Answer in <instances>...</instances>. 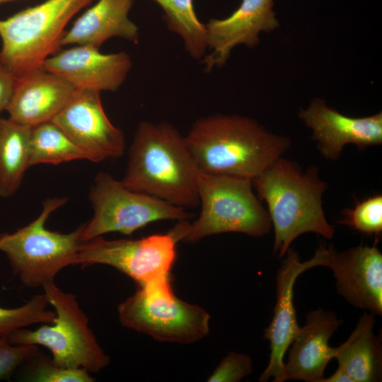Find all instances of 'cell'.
<instances>
[{"label":"cell","mask_w":382,"mask_h":382,"mask_svg":"<svg viewBox=\"0 0 382 382\" xmlns=\"http://www.w3.org/2000/svg\"><path fill=\"white\" fill-rule=\"evenodd\" d=\"M200 171L185 138L170 123L141 122L121 180L127 188L184 209L199 206Z\"/></svg>","instance_id":"obj_1"},{"label":"cell","mask_w":382,"mask_h":382,"mask_svg":"<svg viewBox=\"0 0 382 382\" xmlns=\"http://www.w3.org/2000/svg\"><path fill=\"white\" fill-rule=\"evenodd\" d=\"M185 138L200 172L252 180L291 146L288 137L238 115L200 117Z\"/></svg>","instance_id":"obj_2"},{"label":"cell","mask_w":382,"mask_h":382,"mask_svg":"<svg viewBox=\"0 0 382 382\" xmlns=\"http://www.w3.org/2000/svg\"><path fill=\"white\" fill-rule=\"evenodd\" d=\"M252 182L258 198L267 204L274 231L273 251L279 257H284L303 233L332 238L335 228L328 222L323 209L327 184L315 168L303 171L297 163L280 157Z\"/></svg>","instance_id":"obj_3"},{"label":"cell","mask_w":382,"mask_h":382,"mask_svg":"<svg viewBox=\"0 0 382 382\" xmlns=\"http://www.w3.org/2000/svg\"><path fill=\"white\" fill-rule=\"evenodd\" d=\"M253 187L248 178L200 172V212L195 221L188 223L183 241L194 243L224 233L253 237L268 233L272 228L270 218Z\"/></svg>","instance_id":"obj_4"},{"label":"cell","mask_w":382,"mask_h":382,"mask_svg":"<svg viewBox=\"0 0 382 382\" xmlns=\"http://www.w3.org/2000/svg\"><path fill=\"white\" fill-rule=\"evenodd\" d=\"M94 0H46L0 19V64L19 78L57 52L71 19Z\"/></svg>","instance_id":"obj_5"},{"label":"cell","mask_w":382,"mask_h":382,"mask_svg":"<svg viewBox=\"0 0 382 382\" xmlns=\"http://www.w3.org/2000/svg\"><path fill=\"white\" fill-rule=\"evenodd\" d=\"M66 202L64 197L46 199L35 220L13 233L0 235V251L26 286H43L54 282L62 269L76 265L83 224L66 233L45 227L50 214Z\"/></svg>","instance_id":"obj_6"},{"label":"cell","mask_w":382,"mask_h":382,"mask_svg":"<svg viewBox=\"0 0 382 382\" xmlns=\"http://www.w3.org/2000/svg\"><path fill=\"white\" fill-rule=\"evenodd\" d=\"M56 313L52 324L31 330H18L8 336L11 342L47 347L55 364L70 369H84L97 373L110 363V357L99 345L89 327L88 318L80 308L76 296L59 288L54 282L42 286Z\"/></svg>","instance_id":"obj_7"},{"label":"cell","mask_w":382,"mask_h":382,"mask_svg":"<svg viewBox=\"0 0 382 382\" xmlns=\"http://www.w3.org/2000/svg\"><path fill=\"white\" fill-rule=\"evenodd\" d=\"M117 313L124 327L161 342L194 343L209 332L207 311L178 299L170 281L139 287L118 305Z\"/></svg>","instance_id":"obj_8"},{"label":"cell","mask_w":382,"mask_h":382,"mask_svg":"<svg viewBox=\"0 0 382 382\" xmlns=\"http://www.w3.org/2000/svg\"><path fill=\"white\" fill-rule=\"evenodd\" d=\"M187 220L179 221L170 231L139 239L106 240L99 236L81 242L76 265H105L125 274L139 287L170 281L176 244L183 240Z\"/></svg>","instance_id":"obj_9"},{"label":"cell","mask_w":382,"mask_h":382,"mask_svg":"<svg viewBox=\"0 0 382 382\" xmlns=\"http://www.w3.org/2000/svg\"><path fill=\"white\" fill-rule=\"evenodd\" d=\"M89 199L93 215L83 224L81 242L111 232L131 235L150 223L179 221L194 216L186 209L132 190L105 172H100L96 176Z\"/></svg>","instance_id":"obj_10"},{"label":"cell","mask_w":382,"mask_h":382,"mask_svg":"<svg viewBox=\"0 0 382 382\" xmlns=\"http://www.w3.org/2000/svg\"><path fill=\"white\" fill-rule=\"evenodd\" d=\"M51 121L84 151L87 160L91 162L117 158L125 153L124 133L109 120L100 92L75 89Z\"/></svg>","instance_id":"obj_11"},{"label":"cell","mask_w":382,"mask_h":382,"mask_svg":"<svg viewBox=\"0 0 382 382\" xmlns=\"http://www.w3.org/2000/svg\"><path fill=\"white\" fill-rule=\"evenodd\" d=\"M320 266L330 268L338 294L354 307L382 315V253L376 245H358L337 252L321 243Z\"/></svg>","instance_id":"obj_12"},{"label":"cell","mask_w":382,"mask_h":382,"mask_svg":"<svg viewBox=\"0 0 382 382\" xmlns=\"http://www.w3.org/2000/svg\"><path fill=\"white\" fill-rule=\"evenodd\" d=\"M282 260L276 278L277 300L272 319L265 328L264 337L270 342V355L268 364L259 377L266 382L272 378L274 382L287 380L284 358L300 328L294 304V286L298 277L312 267L320 266L318 253L308 260L301 262L299 254L289 248Z\"/></svg>","instance_id":"obj_13"},{"label":"cell","mask_w":382,"mask_h":382,"mask_svg":"<svg viewBox=\"0 0 382 382\" xmlns=\"http://www.w3.org/2000/svg\"><path fill=\"white\" fill-rule=\"evenodd\" d=\"M273 6L274 0H241L228 17L209 19L205 28L207 48L210 53L201 61L205 71L225 65L235 47L244 45L254 48L260 42V33L278 28Z\"/></svg>","instance_id":"obj_14"},{"label":"cell","mask_w":382,"mask_h":382,"mask_svg":"<svg viewBox=\"0 0 382 382\" xmlns=\"http://www.w3.org/2000/svg\"><path fill=\"white\" fill-rule=\"evenodd\" d=\"M299 117L312 130V139L326 159L335 161L348 144L359 150L382 144V112L353 117L343 115L320 98L312 100L299 112Z\"/></svg>","instance_id":"obj_15"},{"label":"cell","mask_w":382,"mask_h":382,"mask_svg":"<svg viewBox=\"0 0 382 382\" xmlns=\"http://www.w3.org/2000/svg\"><path fill=\"white\" fill-rule=\"evenodd\" d=\"M42 68L54 73L75 89L115 91L132 68L129 54L124 51L105 54L89 45L61 50L47 58Z\"/></svg>","instance_id":"obj_16"},{"label":"cell","mask_w":382,"mask_h":382,"mask_svg":"<svg viewBox=\"0 0 382 382\" xmlns=\"http://www.w3.org/2000/svg\"><path fill=\"white\" fill-rule=\"evenodd\" d=\"M342 324L335 312L321 308L309 311L306 323L290 345L284 363L287 380L321 382L337 348L329 340Z\"/></svg>","instance_id":"obj_17"},{"label":"cell","mask_w":382,"mask_h":382,"mask_svg":"<svg viewBox=\"0 0 382 382\" xmlns=\"http://www.w3.org/2000/svg\"><path fill=\"white\" fill-rule=\"evenodd\" d=\"M74 91L65 79L41 67L17 78L6 110L13 120L32 127L51 121Z\"/></svg>","instance_id":"obj_18"},{"label":"cell","mask_w":382,"mask_h":382,"mask_svg":"<svg viewBox=\"0 0 382 382\" xmlns=\"http://www.w3.org/2000/svg\"><path fill=\"white\" fill-rule=\"evenodd\" d=\"M133 3L134 0H98L64 32L60 46L89 45L100 49L115 37L137 44L139 28L128 16Z\"/></svg>","instance_id":"obj_19"},{"label":"cell","mask_w":382,"mask_h":382,"mask_svg":"<svg viewBox=\"0 0 382 382\" xmlns=\"http://www.w3.org/2000/svg\"><path fill=\"white\" fill-rule=\"evenodd\" d=\"M374 324V314L364 313L349 337L336 347V371L352 382L381 381L382 347L373 332Z\"/></svg>","instance_id":"obj_20"},{"label":"cell","mask_w":382,"mask_h":382,"mask_svg":"<svg viewBox=\"0 0 382 382\" xmlns=\"http://www.w3.org/2000/svg\"><path fill=\"white\" fill-rule=\"evenodd\" d=\"M31 127L0 118V197L13 196L30 168Z\"/></svg>","instance_id":"obj_21"},{"label":"cell","mask_w":382,"mask_h":382,"mask_svg":"<svg viewBox=\"0 0 382 382\" xmlns=\"http://www.w3.org/2000/svg\"><path fill=\"white\" fill-rule=\"evenodd\" d=\"M87 160L84 151L53 122L31 127L30 166L59 164L74 160Z\"/></svg>","instance_id":"obj_22"},{"label":"cell","mask_w":382,"mask_h":382,"mask_svg":"<svg viewBox=\"0 0 382 382\" xmlns=\"http://www.w3.org/2000/svg\"><path fill=\"white\" fill-rule=\"evenodd\" d=\"M163 11L168 30L178 35L190 56L202 59L207 50L205 24L198 18L193 0H154Z\"/></svg>","instance_id":"obj_23"},{"label":"cell","mask_w":382,"mask_h":382,"mask_svg":"<svg viewBox=\"0 0 382 382\" xmlns=\"http://www.w3.org/2000/svg\"><path fill=\"white\" fill-rule=\"evenodd\" d=\"M48 304L43 293L33 296L19 307L6 308L0 306V337L9 336L18 330L34 324H52L55 320L56 313L47 310Z\"/></svg>","instance_id":"obj_24"},{"label":"cell","mask_w":382,"mask_h":382,"mask_svg":"<svg viewBox=\"0 0 382 382\" xmlns=\"http://www.w3.org/2000/svg\"><path fill=\"white\" fill-rule=\"evenodd\" d=\"M338 224L349 226L369 236L379 238L382 233V195H372L361 201H356L352 209L342 212Z\"/></svg>","instance_id":"obj_25"},{"label":"cell","mask_w":382,"mask_h":382,"mask_svg":"<svg viewBox=\"0 0 382 382\" xmlns=\"http://www.w3.org/2000/svg\"><path fill=\"white\" fill-rule=\"evenodd\" d=\"M30 369L24 379L31 382H93L90 372L84 369H70L59 366L52 359L40 356L33 358Z\"/></svg>","instance_id":"obj_26"},{"label":"cell","mask_w":382,"mask_h":382,"mask_svg":"<svg viewBox=\"0 0 382 382\" xmlns=\"http://www.w3.org/2000/svg\"><path fill=\"white\" fill-rule=\"evenodd\" d=\"M38 354L37 345L13 344L8 336L0 337V380L9 378L21 364Z\"/></svg>","instance_id":"obj_27"},{"label":"cell","mask_w":382,"mask_h":382,"mask_svg":"<svg viewBox=\"0 0 382 382\" xmlns=\"http://www.w3.org/2000/svg\"><path fill=\"white\" fill-rule=\"evenodd\" d=\"M252 371V360L248 355L230 352L207 378V381L238 382Z\"/></svg>","instance_id":"obj_28"},{"label":"cell","mask_w":382,"mask_h":382,"mask_svg":"<svg viewBox=\"0 0 382 382\" xmlns=\"http://www.w3.org/2000/svg\"><path fill=\"white\" fill-rule=\"evenodd\" d=\"M17 77L0 64V113L6 110L11 98Z\"/></svg>","instance_id":"obj_29"},{"label":"cell","mask_w":382,"mask_h":382,"mask_svg":"<svg viewBox=\"0 0 382 382\" xmlns=\"http://www.w3.org/2000/svg\"><path fill=\"white\" fill-rule=\"evenodd\" d=\"M12 1H15V0H0V5L7 3V2Z\"/></svg>","instance_id":"obj_30"}]
</instances>
